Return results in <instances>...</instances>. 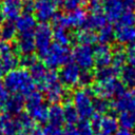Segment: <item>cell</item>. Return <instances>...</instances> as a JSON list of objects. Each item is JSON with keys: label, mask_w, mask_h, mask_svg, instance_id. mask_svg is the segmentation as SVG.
I'll return each mask as SVG.
<instances>
[{"label": "cell", "mask_w": 135, "mask_h": 135, "mask_svg": "<svg viewBox=\"0 0 135 135\" xmlns=\"http://www.w3.org/2000/svg\"><path fill=\"white\" fill-rule=\"evenodd\" d=\"M9 93L27 95L35 90V82L26 69H14L6 72L3 81Z\"/></svg>", "instance_id": "cell-1"}, {"label": "cell", "mask_w": 135, "mask_h": 135, "mask_svg": "<svg viewBox=\"0 0 135 135\" xmlns=\"http://www.w3.org/2000/svg\"><path fill=\"white\" fill-rule=\"evenodd\" d=\"M40 89L44 92L47 101H50L51 103H58L59 101L66 98V92L64 91V86L60 82L58 74L54 70H50L47 72V75Z\"/></svg>", "instance_id": "cell-2"}, {"label": "cell", "mask_w": 135, "mask_h": 135, "mask_svg": "<svg viewBox=\"0 0 135 135\" xmlns=\"http://www.w3.org/2000/svg\"><path fill=\"white\" fill-rule=\"evenodd\" d=\"M42 58L44 60V64L47 68H50L51 70H55L70 62L72 55L68 45H61L55 42L51 44Z\"/></svg>", "instance_id": "cell-3"}, {"label": "cell", "mask_w": 135, "mask_h": 135, "mask_svg": "<svg viewBox=\"0 0 135 135\" xmlns=\"http://www.w3.org/2000/svg\"><path fill=\"white\" fill-rule=\"evenodd\" d=\"M93 92L89 88L77 90L72 95V103L75 107L79 117L88 119L91 118L95 112L93 108Z\"/></svg>", "instance_id": "cell-4"}, {"label": "cell", "mask_w": 135, "mask_h": 135, "mask_svg": "<svg viewBox=\"0 0 135 135\" xmlns=\"http://www.w3.org/2000/svg\"><path fill=\"white\" fill-rule=\"evenodd\" d=\"M34 40L36 51L42 58L51 46L53 40V30L49 23L41 22L40 24L36 25L34 30Z\"/></svg>", "instance_id": "cell-5"}, {"label": "cell", "mask_w": 135, "mask_h": 135, "mask_svg": "<svg viewBox=\"0 0 135 135\" xmlns=\"http://www.w3.org/2000/svg\"><path fill=\"white\" fill-rule=\"evenodd\" d=\"M71 55L80 70H91L94 66V52L91 45L78 44L71 52Z\"/></svg>", "instance_id": "cell-6"}, {"label": "cell", "mask_w": 135, "mask_h": 135, "mask_svg": "<svg viewBox=\"0 0 135 135\" xmlns=\"http://www.w3.org/2000/svg\"><path fill=\"white\" fill-rule=\"evenodd\" d=\"M124 91V85L117 78L110 79L107 81H96L93 89V94L96 96H101L105 98L115 97Z\"/></svg>", "instance_id": "cell-7"}, {"label": "cell", "mask_w": 135, "mask_h": 135, "mask_svg": "<svg viewBox=\"0 0 135 135\" xmlns=\"http://www.w3.org/2000/svg\"><path fill=\"white\" fill-rule=\"evenodd\" d=\"M91 124L94 131L102 132L109 135L114 134L118 129V120L113 115H99L94 114L91 117Z\"/></svg>", "instance_id": "cell-8"}, {"label": "cell", "mask_w": 135, "mask_h": 135, "mask_svg": "<svg viewBox=\"0 0 135 135\" xmlns=\"http://www.w3.org/2000/svg\"><path fill=\"white\" fill-rule=\"evenodd\" d=\"M58 3L56 0H36L34 4L35 18L40 22H47L52 20L57 13Z\"/></svg>", "instance_id": "cell-9"}, {"label": "cell", "mask_w": 135, "mask_h": 135, "mask_svg": "<svg viewBox=\"0 0 135 135\" xmlns=\"http://www.w3.org/2000/svg\"><path fill=\"white\" fill-rule=\"evenodd\" d=\"M58 78L63 86L73 88L78 84V79L80 75V69L75 62H68L60 68V71L57 73Z\"/></svg>", "instance_id": "cell-10"}, {"label": "cell", "mask_w": 135, "mask_h": 135, "mask_svg": "<svg viewBox=\"0 0 135 135\" xmlns=\"http://www.w3.org/2000/svg\"><path fill=\"white\" fill-rule=\"evenodd\" d=\"M112 108L118 113L135 111V91L124 90L120 94L115 96V99L112 102Z\"/></svg>", "instance_id": "cell-11"}, {"label": "cell", "mask_w": 135, "mask_h": 135, "mask_svg": "<svg viewBox=\"0 0 135 135\" xmlns=\"http://www.w3.org/2000/svg\"><path fill=\"white\" fill-rule=\"evenodd\" d=\"M101 2L102 12L107 20L111 22H116L126 7H128L124 3V0H101Z\"/></svg>", "instance_id": "cell-12"}, {"label": "cell", "mask_w": 135, "mask_h": 135, "mask_svg": "<svg viewBox=\"0 0 135 135\" xmlns=\"http://www.w3.org/2000/svg\"><path fill=\"white\" fill-rule=\"evenodd\" d=\"M16 49L22 55L33 54L36 51L34 32L31 33H17L16 36Z\"/></svg>", "instance_id": "cell-13"}, {"label": "cell", "mask_w": 135, "mask_h": 135, "mask_svg": "<svg viewBox=\"0 0 135 135\" xmlns=\"http://www.w3.org/2000/svg\"><path fill=\"white\" fill-rule=\"evenodd\" d=\"M94 52V65L97 68L110 65L112 61V49L109 44L99 43L93 50Z\"/></svg>", "instance_id": "cell-14"}, {"label": "cell", "mask_w": 135, "mask_h": 135, "mask_svg": "<svg viewBox=\"0 0 135 135\" xmlns=\"http://www.w3.org/2000/svg\"><path fill=\"white\" fill-rule=\"evenodd\" d=\"M1 12L5 19L14 21L16 20L22 12V1L21 0H2L0 3Z\"/></svg>", "instance_id": "cell-15"}, {"label": "cell", "mask_w": 135, "mask_h": 135, "mask_svg": "<svg viewBox=\"0 0 135 135\" xmlns=\"http://www.w3.org/2000/svg\"><path fill=\"white\" fill-rule=\"evenodd\" d=\"M114 36L119 44H132L135 42V26L117 24L114 28Z\"/></svg>", "instance_id": "cell-16"}, {"label": "cell", "mask_w": 135, "mask_h": 135, "mask_svg": "<svg viewBox=\"0 0 135 135\" xmlns=\"http://www.w3.org/2000/svg\"><path fill=\"white\" fill-rule=\"evenodd\" d=\"M0 127L3 135H17L18 132H20V127L16 116L8 113L0 115Z\"/></svg>", "instance_id": "cell-17"}, {"label": "cell", "mask_w": 135, "mask_h": 135, "mask_svg": "<svg viewBox=\"0 0 135 135\" xmlns=\"http://www.w3.org/2000/svg\"><path fill=\"white\" fill-rule=\"evenodd\" d=\"M17 33H31L34 32L36 27V18L33 14L23 13L20 14L15 22Z\"/></svg>", "instance_id": "cell-18"}, {"label": "cell", "mask_w": 135, "mask_h": 135, "mask_svg": "<svg viewBox=\"0 0 135 135\" xmlns=\"http://www.w3.org/2000/svg\"><path fill=\"white\" fill-rule=\"evenodd\" d=\"M107 23V18L103 13H89L85 16L84 22L82 24L83 28L91 31H98Z\"/></svg>", "instance_id": "cell-19"}, {"label": "cell", "mask_w": 135, "mask_h": 135, "mask_svg": "<svg viewBox=\"0 0 135 135\" xmlns=\"http://www.w3.org/2000/svg\"><path fill=\"white\" fill-rule=\"evenodd\" d=\"M23 109H24V98L20 94H13L12 96H9L4 107L6 113L13 116H17L18 114H20L23 111Z\"/></svg>", "instance_id": "cell-20"}, {"label": "cell", "mask_w": 135, "mask_h": 135, "mask_svg": "<svg viewBox=\"0 0 135 135\" xmlns=\"http://www.w3.org/2000/svg\"><path fill=\"white\" fill-rule=\"evenodd\" d=\"M27 111V114L31 116V118L37 122V123H40V124H43L47 121V114H49V107L47 104L43 101L28 110Z\"/></svg>", "instance_id": "cell-21"}, {"label": "cell", "mask_w": 135, "mask_h": 135, "mask_svg": "<svg viewBox=\"0 0 135 135\" xmlns=\"http://www.w3.org/2000/svg\"><path fill=\"white\" fill-rule=\"evenodd\" d=\"M47 72H49L47 66L44 63H41L39 61H36L32 66L28 68V73H30L31 77L33 78L35 84H38L39 88L43 83V81L47 75Z\"/></svg>", "instance_id": "cell-22"}, {"label": "cell", "mask_w": 135, "mask_h": 135, "mask_svg": "<svg viewBox=\"0 0 135 135\" xmlns=\"http://www.w3.org/2000/svg\"><path fill=\"white\" fill-rule=\"evenodd\" d=\"M94 75L96 81H107L110 79L117 78V75H119V69L110 64V65L97 68Z\"/></svg>", "instance_id": "cell-23"}, {"label": "cell", "mask_w": 135, "mask_h": 135, "mask_svg": "<svg viewBox=\"0 0 135 135\" xmlns=\"http://www.w3.org/2000/svg\"><path fill=\"white\" fill-rule=\"evenodd\" d=\"M47 121L51 124L61 127L64 122L63 118V110L62 107L58 103H53L51 107H49V114H47Z\"/></svg>", "instance_id": "cell-24"}, {"label": "cell", "mask_w": 135, "mask_h": 135, "mask_svg": "<svg viewBox=\"0 0 135 135\" xmlns=\"http://www.w3.org/2000/svg\"><path fill=\"white\" fill-rule=\"evenodd\" d=\"M119 75H120V81L124 86L133 89L135 86V68L132 66L131 64L129 65H123L119 70Z\"/></svg>", "instance_id": "cell-25"}, {"label": "cell", "mask_w": 135, "mask_h": 135, "mask_svg": "<svg viewBox=\"0 0 135 135\" xmlns=\"http://www.w3.org/2000/svg\"><path fill=\"white\" fill-rule=\"evenodd\" d=\"M126 61H127V54H126V50L123 49L122 44L115 45L112 49V61H111V64L120 70L126 64Z\"/></svg>", "instance_id": "cell-26"}, {"label": "cell", "mask_w": 135, "mask_h": 135, "mask_svg": "<svg viewBox=\"0 0 135 135\" xmlns=\"http://www.w3.org/2000/svg\"><path fill=\"white\" fill-rule=\"evenodd\" d=\"M17 36V28L13 21L7 20L5 22H2V26H0V37L2 40L11 42L14 39H16Z\"/></svg>", "instance_id": "cell-27"}, {"label": "cell", "mask_w": 135, "mask_h": 135, "mask_svg": "<svg viewBox=\"0 0 135 135\" xmlns=\"http://www.w3.org/2000/svg\"><path fill=\"white\" fill-rule=\"evenodd\" d=\"M75 40L79 44H85V45H92L97 41V35L94 31L83 28L76 33Z\"/></svg>", "instance_id": "cell-28"}, {"label": "cell", "mask_w": 135, "mask_h": 135, "mask_svg": "<svg viewBox=\"0 0 135 135\" xmlns=\"http://www.w3.org/2000/svg\"><path fill=\"white\" fill-rule=\"evenodd\" d=\"M96 35H97V40L103 44H110L115 39L114 28L109 23H105L102 27H100L98 30V34H96Z\"/></svg>", "instance_id": "cell-29"}, {"label": "cell", "mask_w": 135, "mask_h": 135, "mask_svg": "<svg viewBox=\"0 0 135 135\" xmlns=\"http://www.w3.org/2000/svg\"><path fill=\"white\" fill-rule=\"evenodd\" d=\"M53 39L56 43L61 45H69L72 42L73 36L68 31V28L62 27H54L53 30Z\"/></svg>", "instance_id": "cell-30"}, {"label": "cell", "mask_w": 135, "mask_h": 135, "mask_svg": "<svg viewBox=\"0 0 135 135\" xmlns=\"http://www.w3.org/2000/svg\"><path fill=\"white\" fill-rule=\"evenodd\" d=\"M0 60H1L2 64H3V68H4L5 72L14 70L19 65V57L17 56V54L13 50L7 52L6 54L1 55L0 56Z\"/></svg>", "instance_id": "cell-31"}, {"label": "cell", "mask_w": 135, "mask_h": 135, "mask_svg": "<svg viewBox=\"0 0 135 135\" xmlns=\"http://www.w3.org/2000/svg\"><path fill=\"white\" fill-rule=\"evenodd\" d=\"M63 110V118H64V122H66V124H75L77 123V121L79 120V115L75 109V107L73 105L72 102L70 101H65L64 105L62 108Z\"/></svg>", "instance_id": "cell-32"}, {"label": "cell", "mask_w": 135, "mask_h": 135, "mask_svg": "<svg viewBox=\"0 0 135 135\" xmlns=\"http://www.w3.org/2000/svg\"><path fill=\"white\" fill-rule=\"evenodd\" d=\"M118 124L121 128L133 130L135 129V111L120 112L118 116Z\"/></svg>", "instance_id": "cell-33"}, {"label": "cell", "mask_w": 135, "mask_h": 135, "mask_svg": "<svg viewBox=\"0 0 135 135\" xmlns=\"http://www.w3.org/2000/svg\"><path fill=\"white\" fill-rule=\"evenodd\" d=\"M93 108L96 114L102 115L108 113V111L112 108V103L109 101V98L97 96L95 99H93Z\"/></svg>", "instance_id": "cell-34"}, {"label": "cell", "mask_w": 135, "mask_h": 135, "mask_svg": "<svg viewBox=\"0 0 135 135\" xmlns=\"http://www.w3.org/2000/svg\"><path fill=\"white\" fill-rule=\"evenodd\" d=\"M17 121L19 123L20 127V131H30L34 128V120L31 118V116L27 113H23L21 112L20 114H18L16 116Z\"/></svg>", "instance_id": "cell-35"}, {"label": "cell", "mask_w": 135, "mask_h": 135, "mask_svg": "<svg viewBox=\"0 0 135 135\" xmlns=\"http://www.w3.org/2000/svg\"><path fill=\"white\" fill-rule=\"evenodd\" d=\"M117 24L121 25H134L135 23V13L132 9V7H126V9L122 12L118 20L116 21Z\"/></svg>", "instance_id": "cell-36"}, {"label": "cell", "mask_w": 135, "mask_h": 135, "mask_svg": "<svg viewBox=\"0 0 135 135\" xmlns=\"http://www.w3.org/2000/svg\"><path fill=\"white\" fill-rule=\"evenodd\" d=\"M95 81V75L91 70H82L79 75L78 84L82 88H90Z\"/></svg>", "instance_id": "cell-37"}, {"label": "cell", "mask_w": 135, "mask_h": 135, "mask_svg": "<svg viewBox=\"0 0 135 135\" xmlns=\"http://www.w3.org/2000/svg\"><path fill=\"white\" fill-rule=\"evenodd\" d=\"M77 131L79 135H94V129L88 119L82 118L77 121Z\"/></svg>", "instance_id": "cell-38"}, {"label": "cell", "mask_w": 135, "mask_h": 135, "mask_svg": "<svg viewBox=\"0 0 135 135\" xmlns=\"http://www.w3.org/2000/svg\"><path fill=\"white\" fill-rule=\"evenodd\" d=\"M89 13H103L101 0H88L85 5Z\"/></svg>", "instance_id": "cell-39"}, {"label": "cell", "mask_w": 135, "mask_h": 135, "mask_svg": "<svg viewBox=\"0 0 135 135\" xmlns=\"http://www.w3.org/2000/svg\"><path fill=\"white\" fill-rule=\"evenodd\" d=\"M37 60V57L34 54H27V55H22L21 58H19V64H21L24 69H28L32 66Z\"/></svg>", "instance_id": "cell-40"}, {"label": "cell", "mask_w": 135, "mask_h": 135, "mask_svg": "<svg viewBox=\"0 0 135 135\" xmlns=\"http://www.w3.org/2000/svg\"><path fill=\"white\" fill-rule=\"evenodd\" d=\"M42 135H62V130L60 127L50 123L43 128Z\"/></svg>", "instance_id": "cell-41"}, {"label": "cell", "mask_w": 135, "mask_h": 135, "mask_svg": "<svg viewBox=\"0 0 135 135\" xmlns=\"http://www.w3.org/2000/svg\"><path fill=\"white\" fill-rule=\"evenodd\" d=\"M9 97V92L5 88L4 83L0 81V110H3L5 107V103Z\"/></svg>", "instance_id": "cell-42"}, {"label": "cell", "mask_w": 135, "mask_h": 135, "mask_svg": "<svg viewBox=\"0 0 135 135\" xmlns=\"http://www.w3.org/2000/svg\"><path fill=\"white\" fill-rule=\"evenodd\" d=\"M126 54H127V61H129V63L135 68V42L129 44Z\"/></svg>", "instance_id": "cell-43"}, {"label": "cell", "mask_w": 135, "mask_h": 135, "mask_svg": "<svg viewBox=\"0 0 135 135\" xmlns=\"http://www.w3.org/2000/svg\"><path fill=\"white\" fill-rule=\"evenodd\" d=\"M34 4H35L34 0H24V2H22V11L27 14H33L34 13Z\"/></svg>", "instance_id": "cell-44"}, {"label": "cell", "mask_w": 135, "mask_h": 135, "mask_svg": "<svg viewBox=\"0 0 135 135\" xmlns=\"http://www.w3.org/2000/svg\"><path fill=\"white\" fill-rule=\"evenodd\" d=\"M62 135H79V133L75 124H66V127L62 130Z\"/></svg>", "instance_id": "cell-45"}, {"label": "cell", "mask_w": 135, "mask_h": 135, "mask_svg": "<svg viewBox=\"0 0 135 135\" xmlns=\"http://www.w3.org/2000/svg\"><path fill=\"white\" fill-rule=\"evenodd\" d=\"M13 50V46L11 45L9 42L7 41H4V40H0V56L3 55V54H6L7 52L12 51Z\"/></svg>", "instance_id": "cell-46"}, {"label": "cell", "mask_w": 135, "mask_h": 135, "mask_svg": "<svg viewBox=\"0 0 135 135\" xmlns=\"http://www.w3.org/2000/svg\"><path fill=\"white\" fill-rule=\"evenodd\" d=\"M114 135H134V133L132 132V130L121 128V129H117V131L114 133Z\"/></svg>", "instance_id": "cell-47"}, {"label": "cell", "mask_w": 135, "mask_h": 135, "mask_svg": "<svg viewBox=\"0 0 135 135\" xmlns=\"http://www.w3.org/2000/svg\"><path fill=\"white\" fill-rule=\"evenodd\" d=\"M28 135H42V131L38 128H33L32 130H30Z\"/></svg>", "instance_id": "cell-48"}, {"label": "cell", "mask_w": 135, "mask_h": 135, "mask_svg": "<svg viewBox=\"0 0 135 135\" xmlns=\"http://www.w3.org/2000/svg\"><path fill=\"white\" fill-rule=\"evenodd\" d=\"M5 73H6V72H5L4 68H3V64H2V62H1V60H0V77H2Z\"/></svg>", "instance_id": "cell-49"}, {"label": "cell", "mask_w": 135, "mask_h": 135, "mask_svg": "<svg viewBox=\"0 0 135 135\" xmlns=\"http://www.w3.org/2000/svg\"><path fill=\"white\" fill-rule=\"evenodd\" d=\"M56 2H57V3H58V5H59V4H63L64 0H56Z\"/></svg>", "instance_id": "cell-50"}, {"label": "cell", "mask_w": 135, "mask_h": 135, "mask_svg": "<svg viewBox=\"0 0 135 135\" xmlns=\"http://www.w3.org/2000/svg\"><path fill=\"white\" fill-rule=\"evenodd\" d=\"M96 135H109V134H105V133H102V132H98Z\"/></svg>", "instance_id": "cell-51"}, {"label": "cell", "mask_w": 135, "mask_h": 135, "mask_svg": "<svg viewBox=\"0 0 135 135\" xmlns=\"http://www.w3.org/2000/svg\"><path fill=\"white\" fill-rule=\"evenodd\" d=\"M0 135H3V133H2V131H1V127H0Z\"/></svg>", "instance_id": "cell-52"}]
</instances>
